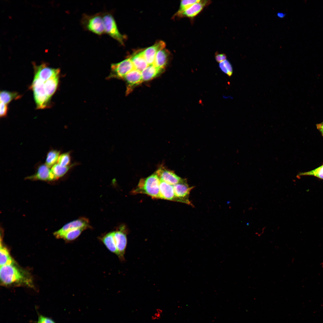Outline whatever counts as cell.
Listing matches in <instances>:
<instances>
[{"instance_id": "obj_1", "label": "cell", "mask_w": 323, "mask_h": 323, "mask_svg": "<svg viewBox=\"0 0 323 323\" xmlns=\"http://www.w3.org/2000/svg\"><path fill=\"white\" fill-rule=\"evenodd\" d=\"M14 264L0 266L1 283L6 286L23 284L31 285V280L28 279L24 272Z\"/></svg>"}, {"instance_id": "obj_2", "label": "cell", "mask_w": 323, "mask_h": 323, "mask_svg": "<svg viewBox=\"0 0 323 323\" xmlns=\"http://www.w3.org/2000/svg\"><path fill=\"white\" fill-rule=\"evenodd\" d=\"M160 180L155 173L148 177L141 179L132 193L147 194L153 199H160Z\"/></svg>"}, {"instance_id": "obj_3", "label": "cell", "mask_w": 323, "mask_h": 323, "mask_svg": "<svg viewBox=\"0 0 323 323\" xmlns=\"http://www.w3.org/2000/svg\"><path fill=\"white\" fill-rule=\"evenodd\" d=\"M37 109H43L49 106L50 100L48 97L44 88L42 81L34 77L31 86Z\"/></svg>"}, {"instance_id": "obj_4", "label": "cell", "mask_w": 323, "mask_h": 323, "mask_svg": "<svg viewBox=\"0 0 323 323\" xmlns=\"http://www.w3.org/2000/svg\"><path fill=\"white\" fill-rule=\"evenodd\" d=\"M81 22L84 28L89 31L98 35L105 33L103 15L99 13L92 15L84 14Z\"/></svg>"}, {"instance_id": "obj_5", "label": "cell", "mask_w": 323, "mask_h": 323, "mask_svg": "<svg viewBox=\"0 0 323 323\" xmlns=\"http://www.w3.org/2000/svg\"><path fill=\"white\" fill-rule=\"evenodd\" d=\"M103 18L105 32L123 45L124 36L119 32L112 15L109 13H105L103 15Z\"/></svg>"}, {"instance_id": "obj_6", "label": "cell", "mask_w": 323, "mask_h": 323, "mask_svg": "<svg viewBox=\"0 0 323 323\" xmlns=\"http://www.w3.org/2000/svg\"><path fill=\"white\" fill-rule=\"evenodd\" d=\"M135 69L131 57L111 65V72L109 78H124L130 71Z\"/></svg>"}, {"instance_id": "obj_7", "label": "cell", "mask_w": 323, "mask_h": 323, "mask_svg": "<svg viewBox=\"0 0 323 323\" xmlns=\"http://www.w3.org/2000/svg\"><path fill=\"white\" fill-rule=\"evenodd\" d=\"M173 186L177 202L185 203L194 207L193 205L189 200V196L191 191L194 188V187H189L187 183V180Z\"/></svg>"}, {"instance_id": "obj_8", "label": "cell", "mask_w": 323, "mask_h": 323, "mask_svg": "<svg viewBox=\"0 0 323 323\" xmlns=\"http://www.w3.org/2000/svg\"><path fill=\"white\" fill-rule=\"evenodd\" d=\"M89 227L88 219L86 218L81 217L66 224L54 232V235L57 238H61L63 235L69 230L78 228H84L86 229Z\"/></svg>"}, {"instance_id": "obj_9", "label": "cell", "mask_w": 323, "mask_h": 323, "mask_svg": "<svg viewBox=\"0 0 323 323\" xmlns=\"http://www.w3.org/2000/svg\"><path fill=\"white\" fill-rule=\"evenodd\" d=\"M34 77L42 80L46 81L54 75L60 73V69L53 68L48 66L45 63L39 65L33 64Z\"/></svg>"}, {"instance_id": "obj_10", "label": "cell", "mask_w": 323, "mask_h": 323, "mask_svg": "<svg viewBox=\"0 0 323 323\" xmlns=\"http://www.w3.org/2000/svg\"><path fill=\"white\" fill-rule=\"evenodd\" d=\"M155 173L160 180L172 185H175L186 180V179H182L179 176L172 171L167 170L163 167L159 168Z\"/></svg>"}, {"instance_id": "obj_11", "label": "cell", "mask_w": 323, "mask_h": 323, "mask_svg": "<svg viewBox=\"0 0 323 323\" xmlns=\"http://www.w3.org/2000/svg\"><path fill=\"white\" fill-rule=\"evenodd\" d=\"M122 228L120 230L113 231L118 252V256L121 259H124V255L127 242L126 234Z\"/></svg>"}, {"instance_id": "obj_12", "label": "cell", "mask_w": 323, "mask_h": 323, "mask_svg": "<svg viewBox=\"0 0 323 323\" xmlns=\"http://www.w3.org/2000/svg\"><path fill=\"white\" fill-rule=\"evenodd\" d=\"M210 0H201L193 4L183 12L179 17H186L193 19L199 14L206 7L211 3Z\"/></svg>"}, {"instance_id": "obj_13", "label": "cell", "mask_w": 323, "mask_h": 323, "mask_svg": "<svg viewBox=\"0 0 323 323\" xmlns=\"http://www.w3.org/2000/svg\"><path fill=\"white\" fill-rule=\"evenodd\" d=\"M26 179L33 180L52 181L55 180L50 167L45 164L40 165L34 174L27 177Z\"/></svg>"}, {"instance_id": "obj_14", "label": "cell", "mask_w": 323, "mask_h": 323, "mask_svg": "<svg viewBox=\"0 0 323 323\" xmlns=\"http://www.w3.org/2000/svg\"><path fill=\"white\" fill-rule=\"evenodd\" d=\"M165 46V43L163 41H160L142 51L144 57L149 65L153 64L157 53L164 48Z\"/></svg>"}, {"instance_id": "obj_15", "label": "cell", "mask_w": 323, "mask_h": 323, "mask_svg": "<svg viewBox=\"0 0 323 323\" xmlns=\"http://www.w3.org/2000/svg\"><path fill=\"white\" fill-rule=\"evenodd\" d=\"M124 78L127 84V93L129 92L132 87L138 85L143 81L141 72L135 69L129 72Z\"/></svg>"}, {"instance_id": "obj_16", "label": "cell", "mask_w": 323, "mask_h": 323, "mask_svg": "<svg viewBox=\"0 0 323 323\" xmlns=\"http://www.w3.org/2000/svg\"><path fill=\"white\" fill-rule=\"evenodd\" d=\"M160 199L177 202L173 185L160 180Z\"/></svg>"}, {"instance_id": "obj_17", "label": "cell", "mask_w": 323, "mask_h": 323, "mask_svg": "<svg viewBox=\"0 0 323 323\" xmlns=\"http://www.w3.org/2000/svg\"><path fill=\"white\" fill-rule=\"evenodd\" d=\"M60 74V73L56 74L45 81L41 80L43 83L44 88L46 94L50 100L57 89L59 82Z\"/></svg>"}, {"instance_id": "obj_18", "label": "cell", "mask_w": 323, "mask_h": 323, "mask_svg": "<svg viewBox=\"0 0 323 323\" xmlns=\"http://www.w3.org/2000/svg\"><path fill=\"white\" fill-rule=\"evenodd\" d=\"M134 68L142 72L148 65L143 55L142 51L135 54L131 57Z\"/></svg>"}, {"instance_id": "obj_19", "label": "cell", "mask_w": 323, "mask_h": 323, "mask_svg": "<svg viewBox=\"0 0 323 323\" xmlns=\"http://www.w3.org/2000/svg\"><path fill=\"white\" fill-rule=\"evenodd\" d=\"M168 55V51L164 48L159 50L156 56L153 65L162 70L166 65Z\"/></svg>"}, {"instance_id": "obj_20", "label": "cell", "mask_w": 323, "mask_h": 323, "mask_svg": "<svg viewBox=\"0 0 323 323\" xmlns=\"http://www.w3.org/2000/svg\"><path fill=\"white\" fill-rule=\"evenodd\" d=\"M101 240L110 251L118 255L113 231L106 234L102 238Z\"/></svg>"}, {"instance_id": "obj_21", "label": "cell", "mask_w": 323, "mask_h": 323, "mask_svg": "<svg viewBox=\"0 0 323 323\" xmlns=\"http://www.w3.org/2000/svg\"><path fill=\"white\" fill-rule=\"evenodd\" d=\"M162 70L156 67L153 64L149 65L141 72L143 81L150 80L157 76Z\"/></svg>"}, {"instance_id": "obj_22", "label": "cell", "mask_w": 323, "mask_h": 323, "mask_svg": "<svg viewBox=\"0 0 323 323\" xmlns=\"http://www.w3.org/2000/svg\"><path fill=\"white\" fill-rule=\"evenodd\" d=\"M0 265L14 264V262L9 253L7 249L3 246L1 243L0 249Z\"/></svg>"}, {"instance_id": "obj_23", "label": "cell", "mask_w": 323, "mask_h": 323, "mask_svg": "<svg viewBox=\"0 0 323 323\" xmlns=\"http://www.w3.org/2000/svg\"><path fill=\"white\" fill-rule=\"evenodd\" d=\"M0 96V101L6 104H7L14 99L19 98L20 96L16 92L5 90L1 91Z\"/></svg>"}, {"instance_id": "obj_24", "label": "cell", "mask_w": 323, "mask_h": 323, "mask_svg": "<svg viewBox=\"0 0 323 323\" xmlns=\"http://www.w3.org/2000/svg\"><path fill=\"white\" fill-rule=\"evenodd\" d=\"M60 154V151L57 150L50 151L47 154L45 164L49 167H52L57 162Z\"/></svg>"}, {"instance_id": "obj_25", "label": "cell", "mask_w": 323, "mask_h": 323, "mask_svg": "<svg viewBox=\"0 0 323 323\" xmlns=\"http://www.w3.org/2000/svg\"><path fill=\"white\" fill-rule=\"evenodd\" d=\"M71 166L63 167L56 164L51 168V172L55 180L63 176L68 170Z\"/></svg>"}, {"instance_id": "obj_26", "label": "cell", "mask_w": 323, "mask_h": 323, "mask_svg": "<svg viewBox=\"0 0 323 323\" xmlns=\"http://www.w3.org/2000/svg\"><path fill=\"white\" fill-rule=\"evenodd\" d=\"M86 229L84 228H78L69 230L65 233L61 238L69 241L73 240L77 238L83 231Z\"/></svg>"}, {"instance_id": "obj_27", "label": "cell", "mask_w": 323, "mask_h": 323, "mask_svg": "<svg viewBox=\"0 0 323 323\" xmlns=\"http://www.w3.org/2000/svg\"><path fill=\"white\" fill-rule=\"evenodd\" d=\"M313 176L323 180V164L310 171L299 173L297 176Z\"/></svg>"}, {"instance_id": "obj_28", "label": "cell", "mask_w": 323, "mask_h": 323, "mask_svg": "<svg viewBox=\"0 0 323 323\" xmlns=\"http://www.w3.org/2000/svg\"><path fill=\"white\" fill-rule=\"evenodd\" d=\"M200 0H182L181 1L179 9L175 14V16L179 17L184 11L190 7L193 4L199 1Z\"/></svg>"}, {"instance_id": "obj_29", "label": "cell", "mask_w": 323, "mask_h": 323, "mask_svg": "<svg viewBox=\"0 0 323 323\" xmlns=\"http://www.w3.org/2000/svg\"><path fill=\"white\" fill-rule=\"evenodd\" d=\"M219 67L222 71L228 77L232 76L233 72L232 67L230 63L228 60H226L220 63Z\"/></svg>"}, {"instance_id": "obj_30", "label": "cell", "mask_w": 323, "mask_h": 323, "mask_svg": "<svg viewBox=\"0 0 323 323\" xmlns=\"http://www.w3.org/2000/svg\"><path fill=\"white\" fill-rule=\"evenodd\" d=\"M70 162V157L69 153H66L60 155L59 158L58 164L63 167H67Z\"/></svg>"}, {"instance_id": "obj_31", "label": "cell", "mask_w": 323, "mask_h": 323, "mask_svg": "<svg viewBox=\"0 0 323 323\" xmlns=\"http://www.w3.org/2000/svg\"><path fill=\"white\" fill-rule=\"evenodd\" d=\"M7 104L0 101V116L1 118L6 116L7 113Z\"/></svg>"}, {"instance_id": "obj_32", "label": "cell", "mask_w": 323, "mask_h": 323, "mask_svg": "<svg viewBox=\"0 0 323 323\" xmlns=\"http://www.w3.org/2000/svg\"><path fill=\"white\" fill-rule=\"evenodd\" d=\"M37 323H55L51 319L40 315L39 316Z\"/></svg>"}, {"instance_id": "obj_33", "label": "cell", "mask_w": 323, "mask_h": 323, "mask_svg": "<svg viewBox=\"0 0 323 323\" xmlns=\"http://www.w3.org/2000/svg\"><path fill=\"white\" fill-rule=\"evenodd\" d=\"M215 58L217 62L220 63L226 60L227 57L224 54L216 52Z\"/></svg>"}, {"instance_id": "obj_34", "label": "cell", "mask_w": 323, "mask_h": 323, "mask_svg": "<svg viewBox=\"0 0 323 323\" xmlns=\"http://www.w3.org/2000/svg\"><path fill=\"white\" fill-rule=\"evenodd\" d=\"M316 126L317 129L320 132L323 136V122L317 124Z\"/></svg>"}, {"instance_id": "obj_35", "label": "cell", "mask_w": 323, "mask_h": 323, "mask_svg": "<svg viewBox=\"0 0 323 323\" xmlns=\"http://www.w3.org/2000/svg\"><path fill=\"white\" fill-rule=\"evenodd\" d=\"M278 16L280 18H283L285 16V14L281 13H279L277 14Z\"/></svg>"}]
</instances>
